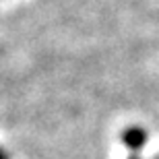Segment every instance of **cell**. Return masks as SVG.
I'll use <instances>...</instances> for the list:
<instances>
[{
	"instance_id": "6da1fadb",
	"label": "cell",
	"mask_w": 159,
	"mask_h": 159,
	"mask_svg": "<svg viewBox=\"0 0 159 159\" xmlns=\"http://www.w3.org/2000/svg\"><path fill=\"white\" fill-rule=\"evenodd\" d=\"M120 139H122V143L132 151V153H136V151H141V149L145 147V143H147V132H145L141 126H128V128H124V132L120 134Z\"/></svg>"
},
{
	"instance_id": "7a4b0ae2",
	"label": "cell",
	"mask_w": 159,
	"mask_h": 159,
	"mask_svg": "<svg viewBox=\"0 0 159 159\" xmlns=\"http://www.w3.org/2000/svg\"><path fill=\"white\" fill-rule=\"evenodd\" d=\"M0 159H8V153H6L4 149H0Z\"/></svg>"
},
{
	"instance_id": "3957f363",
	"label": "cell",
	"mask_w": 159,
	"mask_h": 159,
	"mask_svg": "<svg viewBox=\"0 0 159 159\" xmlns=\"http://www.w3.org/2000/svg\"><path fill=\"white\" fill-rule=\"evenodd\" d=\"M128 159H141V157H139V155H136V153H132V155H130Z\"/></svg>"
},
{
	"instance_id": "277c9868",
	"label": "cell",
	"mask_w": 159,
	"mask_h": 159,
	"mask_svg": "<svg viewBox=\"0 0 159 159\" xmlns=\"http://www.w3.org/2000/svg\"><path fill=\"white\" fill-rule=\"evenodd\" d=\"M155 159H157V157H155Z\"/></svg>"
},
{
	"instance_id": "5b68a950",
	"label": "cell",
	"mask_w": 159,
	"mask_h": 159,
	"mask_svg": "<svg viewBox=\"0 0 159 159\" xmlns=\"http://www.w3.org/2000/svg\"><path fill=\"white\" fill-rule=\"evenodd\" d=\"M157 159H159V157H157Z\"/></svg>"
}]
</instances>
